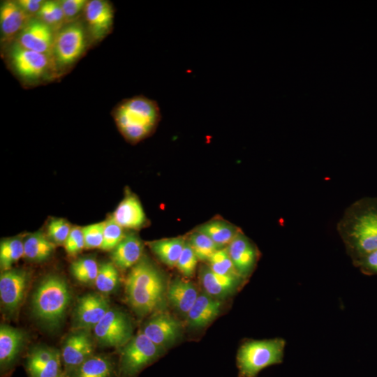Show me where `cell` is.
<instances>
[{
    "instance_id": "7c38bea8",
    "label": "cell",
    "mask_w": 377,
    "mask_h": 377,
    "mask_svg": "<svg viewBox=\"0 0 377 377\" xmlns=\"http://www.w3.org/2000/svg\"><path fill=\"white\" fill-rule=\"evenodd\" d=\"M54 38L50 26L35 19L31 20L20 32L17 43L25 49L50 56Z\"/></svg>"
},
{
    "instance_id": "9a60e30c",
    "label": "cell",
    "mask_w": 377,
    "mask_h": 377,
    "mask_svg": "<svg viewBox=\"0 0 377 377\" xmlns=\"http://www.w3.org/2000/svg\"><path fill=\"white\" fill-rule=\"evenodd\" d=\"M84 16L92 37L103 39L111 31L114 21V9L112 4L105 0L87 1Z\"/></svg>"
},
{
    "instance_id": "30bf717a",
    "label": "cell",
    "mask_w": 377,
    "mask_h": 377,
    "mask_svg": "<svg viewBox=\"0 0 377 377\" xmlns=\"http://www.w3.org/2000/svg\"><path fill=\"white\" fill-rule=\"evenodd\" d=\"M140 331L156 345L166 350L179 339L182 325L178 319L163 311L151 315Z\"/></svg>"
},
{
    "instance_id": "44dd1931",
    "label": "cell",
    "mask_w": 377,
    "mask_h": 377,
    "mask_svg": "<svg viewBox=\"0 0 377 377\" xmlns=\"http://www.w3.org/2000/svg\"><path fill=\"white\" fill-rule=\"evenodd\" d=\"M143 244L135 234H128L112 251V263L121 269L133 267L142 258Z\"/></svg>"
},
{
    "instance_id": "8992f818",
    "label": "cell",
    "mask_w": 377,
    "mask_h": 377,
    "mask_svg": "<svg viewBox=\"0 0 377 377\" xmlns=\"http://www.w3.org/2000/svg\"><path fill=\"white\" fill-rule=\"evenodd\" d=\"M165 351L147 337L141 331L123 346L119 377H136L146 367L155 362Z\"/></svg>"
},
{
    "instance_id": "b9f144b4",
    "label": "cell",
    "mask_w": 377,
    "mask_h": 377,
    "mask_svg": "<svg viewBox=\"0 0 377 377\" xmlns=\"http://www.w3.org/2000/svg\"><path fill=\"white\" fill-rule=\"evenodd\" d=\"M17 2L31 16L37 14L44 3L41 0H20Z\"/></svg>"
},
{
    "instance_id": "4dcf8cb0",
    "label": "cell",
    "mask_w": 377,
    "mask_h": 377,
    "mask_svg": "<svg viewBox=\"0 0 377 377\" xmlns=\"http://www.w3.org/2000/svg\"><path fill=\"white\" fill-rule=\"evenodd\" d=\"M188 242L192 246L198 260L208 261L220 248L208 236L198 230L192 232Z\"/></svg>"
},
{
    "instance_id": "d4e9b609",
    "label": "cell",
    "mask_w": 377,
    "mask_h": 377,
    "mask_svg": "<svg viewBox=\"0 0 377 377\" xmlns=\"http://www.w3.org/2000/svg\"><path fill=\"white\" fill-rule=\"evenodd\" d=\"M186 241L182 237H172L153 241L149 245L162 263L172 267L177 265Z\"/></svg>"
},
{
    "instance_id": "1f68e13d",
    "label": "cell",
    "mask_w": 377,
    "mask_h": 377,
    "mask_svg": "<svg viewBox=\"0 0 377 377\" xmlns=\"http://www.w3.org/2000/svg\"><path fill=\"white\" fill-rule=\"evenodd\" d=\"M119 274L116 266L112 263H104L99 266L94 284L103 293L112 292L118 284Z\"/></svg>"
},
{
    "instance_id": "4316f807",
    "label": "cell",
    "mask_w": 377,
    "mask_h": 377,
    "mask_svg": "<svg viewBox=\"0 0 377 377\" xmlns=\"http://www.w3.org/2000/svg\"><path fill=\"white\" fill-rule=\"evenodd\" d=\"M54 250V243L40 232L30 234L24 240V256L30 261L45 260Z\"/></svg>"
},
{
    "instance_id": "f546056e",
    "label": "cell",
    "mask_w": 377,
    "mask_h": 377,
    "mask_svg": "<svg viewBox=\"0 0 377 377\" xmlns=\"http://www.w3.org/2000/svg\"><path fill=\"white\" fill-rule=\"evenodd\" d=\"M208 262L210 269L218 274L244 279L237 272L226 247L216 251Z\"/></svg>"
},
{
    "instance_id": "5b68a950",
    "label": "cell",
    "mask_w": 377,
    "mask_h": 377,
    "mask_svg": "<svg viewBox=\"0 0 377 377\" xmlns=\"http://www.w3.org/2000/svg\"><path fill=\"white\" fill-rule=\"evenodd\" d=\"M286 342L281 338L250 340L244 343L237 355L240 377H256L263 369L282 362Z\"/></svg>"
},
{
    "instance_id": "7402d4cb",
    "label": "cell",
    "mask_w": 377,
    "mask_h": 377,
    "mask_svg": "<svg viewBox=\"0 0 377 377\" xmlns=\"http://www.w3.org/2000/svg\"><path fill=\"white\" fill-rule=\"evenodd\" d=\"M25 334L20 330L1 325L0 327V365L7 369L16 360L24 343Z\"/></svg>"
},
{
    "instance_id": "7a4b0ae2",
    "label": "cell",
    "mask_w": 377,
    "mask_h": 377,
    "mask_svg": "<svg viewBox=\"0 0 377 377\" xmlns=\"http://www.w3.org/2000/svg\"><path fill=\"white\" fill-rule=\"evenodd\" d=\"M168 288L164 274L151 261L143 257L131 267L125 285L128 302L140 316L165 311Z\"/></svg>"
},
{
    "instance_id": "ac0fdd59",
    "label": "cell",
    "mask_w": 377,
    "mask_h": 377,
    "mask_svg": "<svg viewBox=\"0 0 377 377\" xmlns=\"http://www.w3.org/2000/svg\"><path fill=\"white\" fill-rule=\"evenodd\" d=\"M221 300L200 293L186 316L188 325L195 329L206 327L220 313Z\"/></svg>"
},
{
    "instance_id": "ab89813d",
    "label": "cell",
    "mask_w": 377,
    "mask_h": 377,
    "mask_svg": "<svg viewBox=\"0 0 377 377\" xmlns=\"http://www.w3.org/2000/svg\"><path fill=\"white\" fill-rule=\"evenodd\" d=\"M87 3V1L85 0H63L60 1L66 21L76 17L82 10H84Z\"/></svg>"
},
{
    "instance_id": "d6a6232c",
    "label": "cell",
    "mask_w": 377,
    "mask_h": 377,
    "mask_svg": "<svg viewBox=\"0 0 377 377\" xmlns=\"http://www.w3.org/2000/svg\"><path fill=\"white\" fill-rule=\"evenodd\" d=\"M123 228L112 217L103 221V240L100 249L112 251L126 235Z\"/></svg>"
},
{
    "instance_id": "e0dca14e",
    "label": "cell",
    "mask_w": 377,
    "mask_h": 377,
    "mask_svg": "<svg viewBox=\"0 0 377 377\" xmlns=\"http://www.w3.org/2000/svg\"><path fill=\"white\" fill-rule=\"evenodd\" d=\"M199 279L204 292L220 300L232 294L243 280L218 274L209 265L200 267Z\"/></svg>"
},
{
    "instance_id": "60d3db41",
    "label": "cell",
    "mask_w": 377,
    "mask_h": 377,
    "mask_svg": "<svg viewBox=\"0 0 377 377\" xmlns=\"http://www.w3.org/2000/svg\"><path fill=\"white\" fill-rule=\"evenodd\" d=\"M354 265L360 271L367 275H377V250L367 254Z\"/></svg>"
},
{
    "instance_id": "5bb4252c",
    "label": "cell",
    "mask_w": 377,
    "mask_h": 377,
    "mask_svg": "<svg viewBox=\"0 0 377 377\" xmlns=\"http://www.w3.org/2000/svg\"><path fill=\"white\" fill-rule=\"evenodd\" d=\"M94 344L87 331L82 330L69 335L61 350V360L70 374L94 354Z\"/></svg>"
},
{
    "instance_id": "83f0119b",
    "label": "cell",
    "mask_w": 377,
    "mask_h": 377,
    "mask_svg": "<svg viewBox=\"0 0 377 377\" xmlns=\"http://www.w3.org/2000/svg\"><path fill=\"white\" fill-rule=\"evenodd\" d=\"M24 256V241L20 237L5 239L0 244V266L3 271L11 269L12 265Z\"/></svg>"
},
{
    "instance_id": "6da1fadb",
    "label": "cell",
    "mask_w": 377,
    "mask_h": 377,
    "mask_svg": "<svg viewBox=\"0 0 377 377\" xmlns=\"http://www.w3.org/2000/svg\"><path fill=\"white\" fill-rule=\"evenodd\" d=\"M337 230L353 265L377 250V197H364L347 207Z\"/></svg>"
},
{
    "instance_id": "52a82bcc",
    "label": "cell",
    "mask_w": 377,
    "mask_h": 377,
    "mask_svg": "<svg viewBox=\"0 0 377 377\" xmlns=\"http://www.w3.org/2000/svg\"><path fill=\"white\" fill-rule=\"evenodd\" d=\"M93 330L96 340L106 347H123L133 337L131 320L116 309L110 308Z\"/></svg>"
},
{
    "instance_id": "3957f363",
    "label": "cell",
    "mask_w": 377,
    "mask_h": 377,
    "mask_svg": "<svg viewBox=\"0 0 377 377\" xmlns=\"http://www.w3.org/2000/svg\"><path fill=\"white\" fill-rule=\"evenodd\" d=\"M112 116L124 138L137 142L154 130L161 112L156 101L140 95L119 103L113 109Z\"/></svg>"
},
{
    "instance_id": "277c9868",
    "label": "cell",
    "mask_w": 377,
    "mask_h": 377,
    "mask_svg": "<svg viewBox=\"0 0 377 377\" xmlns=\"http://www.w3.org/2000/svg\"><path fill=\"white\" fill-rule=\"evenodd\" d=\"M69 288L63 278L50 275L40 281L32 297V311L40 323L50 328L59 326L71 302Z\"/></svg>"
},
{
    "instance_id": "cb8c5ba5",
    "label": "cell",
    "mask_w": 377,
    "mask_h": 377,
    "mask_svg": "<svg viewBox=\"0 0 377 377\" xmlns=\"http://www.w3.org/2000/svg\"><path fill=\"white\" fill-rule=\"evenodd\" d=\"M71 377H114L112 362L103 355H91L70 373Z\"/></svg>"
},
{
    "instance_id": "7bdbcfd3",
    "label": "cell",
    "mask_w": 377,
    "mask_h": 377,
    "mask_svg": "<svg viewBox=\"0 0 377 377\" xmlns=\"http://www.w3.org/2000/svg\"><path fill=\"white\" fill-rule=\"evenodd\" d=\"M58 377H63L61 374Z\"/></svg>"
},
{
    "instance_id": "2e32d148",
    "label": "cell",
    "mask_w": 377,
    "mask_h": 377,
    "mask_svg": "<svg viewBox=\"0 0 377 377\" xmlns=\"http://www.w3.org/2000/svg\"><path fill=\"white\" fill-rule=\"evenodd\" d=\"M226 248L238 274L243 279L248 277L255 268L258 258L254 244L240 231Z\"/></svg>"
},
{
    "instance_id": "d590c367",
    "label": "cell",
    "mask_w": 377,
    "mask_h": 377,
    "mask_svg": "<svg viewBox=\"0 0 377 377\" xmlns=\"http://www.w3.org/2000/svg\"><path fill=\"white\" fill-rule=\"evenodd\" d=\"M71 229L72 227L67 221L63 219H54L48 224L47 234L54 243L64 244Z\"/></svg>"
},
{
    "instance_id": "e575fe53",
    "label": "cell",
    "mask_w": 377,
    "mask_h": 377,
    "mask_svg": "<svg viewBox=\"0 0 377 377\" xmlns=\"http://www.w3.org/2000/svg\"><path fill=\"white\" fill-rule=\"evenodd\" d=\"M198 258L192 246L186 241L183 251L177 263V268L185 276L191 277L195 271Z\"/></svg>"
},
{
    "instance_id": "d6986e66",
    "label": "cell",
    "mask_w": 377,
    "mask_h": 377,
    "mask_svg": "<svg viewBox=\"0 0 377 377\" xmlns=\"http://www.w3.org/2000/svg\"><path fill=\"white\" fill-rule=\"evenodd\" d=\"M30 20L31 15L17 1L3 2L0 8L1 38L6 40L11 39L19 34Z\"/></svg>"
},
{
    "instance_id": "4fadbf2b",
    "label": "cell",
    "mask_w": 377,
    "mask_h": 377,
    "mask_svg": "<svg viewBox=\"0 0 377 377\" xmlns=\"http://www.w3.org/2000/svg\"><path fill=\"white\" fill-rule=\"evenodd\" d=\"M110 309L108 300L98 293L80 297L74 312V323L82 330L94 329Z\"/></svg>"
},
{
    "instance_id": "836d02e7",
    "label": "cell",
    "mask_w": 377,
    "mask_h": 377,
    "mask_svg": "<svg viewBox=\"0 0 377 377\" xmlns=\"http://www.w3.org/2000/svg\"><path fill=\"white\" fill-rule=\"evenodd\" d=\"M57 352V350L48 347H38L32 350L27 361L30 376L34 377Z\"/></svg>"
},
{
    "instance_id": "484cf974",
    "label": "cell",
    "mask_w": 377,
    "mask_h": 377,
    "mask_svg": "<svg viewBox=\"0 0 377 377\" xmlns=\"http://www.w3.org/2000/svg\"><path fill=\"white\" fill-rule=\"evenodd\" d=\"M197 230L208 236L220 248L227 246L240 232L237 227L223 220L205 223Z\"/></svg>"
},
{
    "instance_id": "f1b7e54d",
    "label": "cell",
    "mask_w": 377,
    "mask_h": 377,
    "mask_svg": "<svg viewBox=\"0 0 377 377\" xmlns=\"http://www.w3.org/2000/svg\"><path fill=\"white\" fill-rule=\"evenodd\" d=\"M98 269L96 260L92 257L79 258L71 265V272L74 278L84 283H94Z\"/></svg>"
},
{
    "instance_id": "8d00e7d4",
    "label": "cell",
    "mask_w": 377,
    "mask_h": 377,
    "mask_svg": "<svg viewBox=\"0 0 377 377\" xmlns=\"http://www.w3.org/2000/svg\"><path fill=\"white\" fill-rule=\"evenodd\" d=\"M85 249L101 248L103 240V222L82 228Z\"/></svg>"
},
{
    "instance_id": "ffe728a7",
    "label": "cell",
    "mask_w": 377,
    "mask_h": 377,
    "mask_svg": "<svg viewBox=\"0 0 377 377\" xmlns=\"http://www.w3.org/2000/svg\"><path fill=\"white\" fill-rule=\"evenodd\" d=\"M199 294L194 283L182 278H175L168 284V302L179 313L185 317Z\"/></svg>"
},
{
    "instance_id": "74e56055",
    "label": "cell",
    "mask_w": 377,
    "mask_h": 377,
    "mask_svg": "<svg viewBox=\"0 0 377 377\" xmlns=\"http://www.w3.org/2000/svg\"><path fill=\"white\" fill-rule=\"evenodd\" d=\"M64 245L66 251L71 256L78 253L85 248L82 228L73 227Z\"/></svg>"
},
{
    "instance_id": "9c48e42d",
    "label": "cell",
    "mask_w": 377,
    "mask_h": 377,
    "mask_svg": "<svg viewBox=\"0 0 377 377\" xmlns=\"http://www.w3.org/2000/svg\"><path fill=\"white\" fill-rule=\"evenodd\" d=\"M9 59L17 75L28 81L45 76L52 64L50 56L25 49L17 43L10 48Z\"/></svg>"
},
{
    "instance_id": "603a6c76",
    "label": "cell",
    "mask_w": 377,
    "mask_h": 377,
    "mask_svg": "<svg viewBox=\"0 0 377 377\" xmlns=\"http://www.w3.org/2000/svg\"><path fill=\"white\" fill-rule=\"evenodd\" d=\"M122 228L137 229L145 221V214L138 199L127 194L114 210L112 216Z\"/></svg>"
},
{
    "instance_id": "f35d334b",
    "label": "cell",
    "mask_w": 377,
    "mask_h": 377,
    "mask_svg": "<svg viewBox=\"0 0 377 377\" xmlns=\"http://www.w3.org/2000/svg\"><path fill=\"white\" fill-rule=\"evenodd\" d=\"M61 355L57 350L34 377H58L61 374Z\"/></svg>"
},
{
    "instance_id": "8fae6325",
    "label": "cell",
    "mask_w": 377,
    "mask_h": 377,
    "mask_svg": "<svg viewBox=\"0 0 377 377\" xmlns=\"http://www.w3.org/2000/svg\"><path fill=\"white\" fill-rule=\"evenodd\" d=\"M28 283L25 271L10 269L0 276V299L1 305L10 313L15 312L21 304Z\"/></svg>"
},
{
    "instance_id": "ba28073f",
    "label": "cell",
    "mask_w": 377,
    "mask_h": 377,
    "mask_svg": "<svg viewBox=\"0 0 377 377\" xmlns=\"http://www.w3.org/2000/svg\"><path fill=\"white\" fill-rule=\"evenodd\" d=\"M86 36L80 23L70 24L59 30L54 38L52 55L60 67L75 62L86 48Z\"/></svg>"
}]
</instances>
